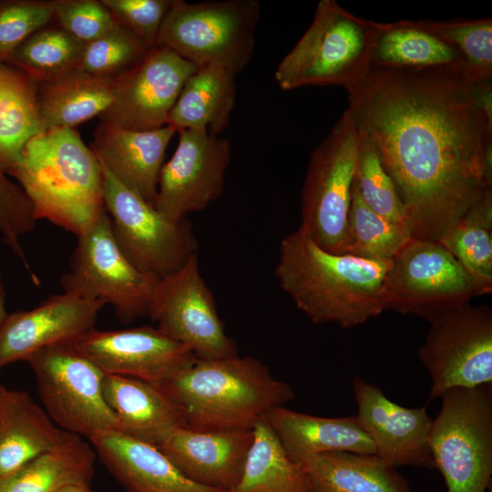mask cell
<instances>
[{"label":"cell","mask_w":492,"mask_h":492,"mask_svg":"<svg viewBox=\"0 0 492 492\" xmlns=\"http://www.w3.org/2000/svg\"><path fill=\"white\" fill-rule=\"evenodd\" d=\"M353 392L358 410L355 417L372 440L374 455L395 468H435L429 447L432 419L425 406H402L359 376L353 379Z\"/></svg>","instance_id":"d6986e66"},{"label":"cell","mask_w":492,"mask_h":492,"mask_svg":"<svg viewBox=\"0 0 492 492\" xmlns=\"http://www.w3.org/2000/svg\"><path fill=\"white\" fill-rule=\"evenodd\" d=\"M437 242L468 272L485 294L492 292V190L452 222Z\"/></svg>","instance_id":"d6a6232c"},{"label":"cell","mask_w":492,"mask_h":492,"mask_svg":"<svg viewBox=\"0 0 492 492\" xmlns=\"http://www.w3.org/2000/svg\"><path fill=\"white\" fill-rule=\"evenodd\" d=\"M8 313L5 309V292L2 282L1 271H0V324L7 316Z\"/></svg>","instance_id":"7bdbcfd3"},{"label":"cell","mask_w":492,"mask_h":492,"mask_svg":"<svg viewBox=\"0 0 492 492\" xmlns=\"http://www.w3.org/2000/svg\"><path fill=\"white\" fill-rule=\"evenodd\" d=\"M456 48L465 61L464 73L471 82L492 78V19L412 20Z\"/></svg>","instance_id":"d590c367"},{"label":"cell","mask_w":492,"mask_h":492,"mask_svg":"<svg viewBox=\"0 0 492 492\" xmlns=\"http://www.w3.org/2000/svg\"><path fill=\"white\" fill-rule=\"evenodd\" d=\"M372 56L373 67H462L459 52L430 32L415 26L412 20L379 22Z\"/></svg>","instance_id":"1f68e13d"},{"label":"cell","mask_w":492,"mask_h":492,"mask_svg":"<svg viewBox=\"0 0 492 492\" xmlns=\"http://www.w3.org/2000/svg\"><path fill=\"white\" fill-rule=\"evenodd\" d=\"M101 1L118 25L133 33L149 49H153L164 18L174 0Z\"/></svg>","instance_id":"b9f144b4"},{"label":"cell","mask_w":492,"mask_h":492,"mask_svg":"<svg viewBox=\"0 0 492 492\" xmlns=\"http://www.w3.org/2000/svg\"><path fill=\"white\" fill-rule=\"evenodd\" d=\"M118 77L95 76L77 67L37 84L39 108L46 130L75 128L100 117L115 100Z\"/></svg>","instance_id":"484cf974"},{"label":"cell","mask_w":492,"mask_h":492,"mask_svg":"<svg viewBox=\"0 0 492 492\" xmlns=\"http://www.w3.org/2000/svg\"><path fill=\"white\" fill-rule=\"evenodd\" d=\"M379 22L354 15L334 0L318 3L312 24L278 65L282 90L357 84L369 73Z\"/></svg>","instance_id":"5b68a950"},{"label":"cell","mask_w":492,"mask_h":492,"mask_svg":"<svg viewBox=\"0 0 492 492\" xmlns=\"http://www.w3.org/2000/svg\"><path fill=\"white\" fill-rule=\"evenodd\" d=\"M46 220L76 236L106 211L103 171L91 148L76 128H53L33 138L7 172Z\"/></svg>","instance_id":"3957f363"},{"label":"cell","mask_w":492,"mask_h":492,"mask_svg":"<svg viewBox=\"0 0 492 492\" xmlns=\"http://www.w3.org/2000/svg\"><path fill=\"white\" fill-rule=\"evenodd\" d=\"M253 439V429L199 431L179 427L158 447L190 481L220 490L240 479Z\"/></svg>","instance_id":"ffe728a7"},{"label":"cell","mask_w":492,"mask_h":492,"mask_svg":"<svg viewBox=\"0 0 492 492\" xmlns=\"http://www.w3.org/2000/svg\"><path fill=\"white\" fill-rule=\"evenodd\" d=\"M68 435L26 392L0 385V478L57 446Z\"/></svg>","instance_id":"d4e9b609"},{"label":"cell","mask_w":492,"mask_h":492,"mask_svg":"<svg viewBox=\"0 0 492 492\" xmlns=\"http://www.w3.org/2000/svg\"><path fill=\"white\" fill-rule=\"evenodd\" d=\"M197 68L167 48L154 47L118 77L115 100L100 121L136 131L166 127L183 85Z\"/></svg>","instance_id":"e0dca14e"},{"label":"cell","mask_w":492,"mask_h":492,"mask_svg":"<svg viewBox=\"0 0 492 492\" xmlns=\"http://www.w3.org/2000/svg\"><path fill=\"white\" fill-rule=\"evenodd\" d=\"M33 207L27 196L15 182L0 169V233L3 241L21 260L35 282L20 238L32 231L36 223Z\"/></svg>","instance_id":"ab89813d"},{"label":"cell","mask_w":492,"mask_h":492,"mask_svg":"<svg viewBox=\"0 0 492 492\" xmlns=\"http://www.w3.org/2000/svg\"><path fill=\"white\" fill-rule=\"evenodd\" d=\"M231 153L228 139L206 129L179 131L176 150L160 169L155 209L172 221L205 210L223 194Z\"/></svg>","instance_id":"9a60e30c"},{"label":"cell","mask_w":492,"mask_h":492,"mask_svg":"<svg viewBox=\"0 0 492 492\" xmlns=\"http://www.w3.org/2000/svg\"><path fill=\"white\" fill-rule=\"evenodd\" d=\"M359 139L354 119L345 110L310 156L300 227L328 252H343Z\"/></svg>","instance_id":"ba28073f"},{"label":"cell","mask_w":492,"mask_h":492,"mask_svg":"<svg viewBox=\"0 0 492 492\" xmlns=\"http://www.w3.org/2000/svg\"><path fill=\"white\" fill-rule=\"evenodd\" d=\"M55 17V0H0V62Z\"/></svg>","instance_id":"f35d334b"},{"label":"cell","mask_w":492,"mask_h":492,"mask_svg":"<svg viewBox=\"0 0 492 492\" xmlns=\"http://www.w3.org/2000/svg\"><path fill=\"white\" fill-rule=\"evenodd\" d=\"M346 111L374 145L415 239L444 231L492 189V118L462 67H372L345 88Z\"/></svg>","instance_id":"6da1fadb"},{"label":"cell","mask_w":492,"mask_h":492,"mask_svg":"<svg viewBox=\"0 0 492 492\" xmlns=\"http://www.w3.org/2000/svg\"><path fill=\"white\" fill-rule=\"evenodd\" d=\"M59 27L84 44L118 26L101 0H55V17Z\"/></svg>","instance_id":"60d3db41"},{"label":"cell","mask_w":492,"mask_h":492,"mask_svg":"<svg viewBox=\"0 0 492 492\" xmlns=\"http://www.w3.org/2000/svg\"><path fill=\"white\" fill-rule=\"evenodd\" d=\"M105 305L101 300L63 292L30 310L8 313L0 324V370L44 348L74 343L94 328Z\"/></svg>","instance_id":"ac0fdd59"},{"label":"cell","mask_w":492,"mask_h":492,"mask_svg":"<svg viewBox=\"0 0 492 492\" xmlns=\"http://www.w3.org/2000/svg\"><path fill=\"white\" fill-rule=\"evenodd\" d=\"M175 133L167 126L136 131L100 121L91 149L118 180L154 206L165 153Z\"/></svg>","instance_id":"44dd1931"},{"label":"cell","mask_w":492,"mask_h":492,"mask_svg":"<svg viewBox=\"0 0 492 492\" xmlns=\"http://www.w3.org/2000/svg\"><path fill=\"white\" fill-rule=\"evenodd\" d=\"M26 362L46 412L63 430L87 438L117 430V419L103 395L105 374L73 343L44 348Z\"/></svg>","instance_id":"7c38bea8"},{"label":"cell","mask_w":492,"mask_h":492,"mask_svg":"<svg viewBox=\"0 0 492 492\" xmlns=\"http://www.w3.org/2000/svg\"><path fill=\"white\" fill-rule=\"evenodd\" d=\"M354 182L361 200L371 210L412 232L405 207L392 179L384 170L374 145L362 133Z\"/></svg>","instance_id":"8d00e7d4"},{"label":"cell","mask_w":492,"mask_h":492,"mask_svg":"<svg viewBox=\"0 0 492 492\" xmlns=\"http://www.w3.org/2000/svg\"><path fill=\"white\" fill-rule=\"evenodd\" d=\"M101 167L103 200L112 233L138 271L160 280L197 253L198 242L187 219L172 221L165 218Z\"/></svg>","instance_id":"8fae6325"},{"label":"cell","mask_w":492,"mask_h":492,"mask_svg":"<svg viewBox=\"0 0 492 492\" xmlns=\"http://www.w3.org/2000/svg\"><path fill=\"white\" fill-rule=\"evenodd\" d=\"M418 357L431 379L429 400L456 387L492 384V310L466 303L430 321Z\"/></svg>","instance_id":"4fadbf2b"},{"label":"cell","mask_w":492,"mask_h":492,"mask_svg":"<svg viewBox=\"0 0 492 492\" xmlns=\"http://www.w3.org/2000/svg\"><path fill=\"white\" fill-rule=\"evenodd\" d=\"M390 261L328 252L299 228L282 238L275 277L296 307L315 324L352 328L384 311Z\"/></svg>","instance_id":"7a4b0ae2"},{"label":"cell","mask_w":492,"mask_h":492,"mask_svg":"<svg viewBox=\"0 0 492 492\" xmlns=\"http://www.w3.org/2000/svg\"><path fill=\"white\" fill-rule=\"evenodd\" d=\"M105 374L162 385L197 359L157 327L101 331L95 327L73 343Z\"/></svg>","instance_id":"2e32d148"},{"label":"cell","mask_w":492,"mask_h":492,"mask_svg":"<svg viewBox=\"0 0 492 492\" xmlns=\"http://www.w3.org/2000/svg\"><path fill=\"white\" fill-rule=\"evenodd\" d=\"M89 486L90 485L81 484L69 485L57 490L56 492H92Z\"/></svg>","instance_id":"ee69618b"},{"label":"cell","mask_w":492,"mask_h":492,"mask_svg":"<svg viewBox=\"0 0 492 492\" xmlns=\"http://www.w3.org/2000/svg\"><path fill=\"white\" fill-rule=\"evenodd\" d=\"M409 229L394 223L371 210L361 200L353 183L342 254L391 261L411 239Z\"/></svg>","instance_id":"836d02e7"},{"label":"cell","mask_w":492,"mask_h":492,"mask_svg":"<svg viewBox=\"0 0 492 492\" xmlns=\"http://www.w3.org/2000/svg\"><path fill=\"white\" fill-rule=\"evenodd\" d=\"M484 294L441 244L415 238L390 261L383 286L384 310L428 322Z\"/></svg>","instance_id":"9c48e42d"},{"label":"cell","mask_w":492,"mask_h":492,"mask_svg":"<svg viewBox=\"0 0 492 492\" xmlns=\"http://www.w3.org/2000/svg\"><path fill=\"white\" fill-rule=\"evenodd\" d=\"M77 237L69 270L60 278L63 292L110 304L124 323L149 316L159 280L138 271L124 255L107 211Z\"/></svg>","instance_id":"30bf717a"},{"label":"cell","mask_w":492,"mask_h":492,"mask_svg":"<svg viewBox=\"0 0 492 492\" xmlns=\"http://www.w3.org/2000/svg\"><path fill=\"white\" fill-rule=\"evenodd\" d=\"M100 461L126 492H223L185 477L156 446L117 430L88 438Z\"/></svg>","instance_id":"7402d4cb"},{"label":"cell","mask_w":492,"mask_h":492,"mask_svg":"<svg viewBox=\"0 0 492 492\" xmlns=\"http://www.w3.org/2000/svg\"><path fill=\"white\" fill-rule=\"evenodd\" d=\"M317 492H415L376 455L327 452L301 463Z\"/></svg>","instance_id":"83f0119b"},{"label":"cell","mask_w":492,"mask_h":492,"mask_svg":"<svg viewBox=\"0 0 492 492\" xmlns=\"http://www.w3.org/2000/svg\"><path fill=\"white\" fill-rule=\"evenodd\" d=\"M138 36L120 25L84 45L78 68L88 74L118 77L150 51Z\"/></svg>","instance_id":"74e56055"},{"label":"cell","mask_w":492,"mask_h":492,"mask_svg":"<svg viewBox=\"0 0 492 492\" xmlns=\"http://www.w3.org/2000/svg\"><path fill=\"white\" fill-rule=\"evenodd\" d=\"M103 395L117 419V431L158 446L184 426L180 409L160 385L105 374Z\"/></svg>","instance_id":"603a6c76"},{"label":"cell","mask_w":492,"mask_h":492,"mask_svg":"<svg viewBox=\"0 0 492 492\" xmlns=\"http://www.w3.org/2000/svg\"><path fill=\"white\" fill-rule=\"evenodd\" d=\"M199 431L253 429L266 414L294 397L259 359L238 354L201 360L160 385Z\"/></svg>","instance_id":"277c9868"},{"label":"cell","mask_w":492,"mask_h":492,"mask_svg":"<svg viewBox=\"0 0 492 492\" xmlns=\"http://www.w3.org/2000/svg\"><path fill=\"white\" fill-rule=\"evenodd\" d=\"M149 317L157 328L188 347L197 359L215 360L237 354L225 332L214 296L200 274L198 254L160 279Z\"/></svg>","instance_id":"5bb4252c"},{"label":"cell","mask_w":492,"mask_h":492,"mask_svg":"<svg viewBox=\"0 0 492 492\" xmlns=\"http://www.w3.org/2000/svg\"><path fill=\"white\" fill-rule=\"evenodd\" d=\"M312 492H317V491H315V490L313 488Z\"/></svg>","instance_id":"f6af8a7d"},{"label":"cell","mask_w":492,"mask_h":492,"mask_svg":"<svg viewBox=\"0 0 492 492\" xmlns=\"http://www.w3.org/2000/svg\"><path fill=\"white\" fill-rule=\"evenodd\" d=\"M235 77L215 65L198 67L183 85L166 126L178 133L206 129L219 136L231 121L236 97Z\"/></svg>","instance_id":"4316f807"},{"label":"cell","mask_w":492,"mask_h":492,"mask_svg":"<svg viewBox=\"0 0 492 492\" xmlns=\"http://www.w3.org/2000/svg\"><path fill=\"white\" fill-rule=\"evenodd\" d=\"M96 453L69 433L57 446L0 478V492H56L69 485H90Z\"/></svg>","instance_id":"f546056e"},{"label":"cell","mask_w":492,"mask_h":492,"mask_svg":"<svg viewBox=\"0 0 492 492\" xmlns=\"http://www.w3.org/2000/svg\"><path fill=\"white\" fill-rule=\"evenodd\" d=\"M260 15L261 4L256 0H174L156 46L197 67L215 65L236 76L252 56Z\"/></svg>","instance_id":"8992f818"},{"label":"cell","mask_w":492,"mask_h":492,"mask_svg":"<svg viewBox=\"0 0 492 492\" xmlns=\"http://www.w3.org/2000/svg\"><path fill=\"white\" fill-rule=\"evenodd\" d=\"M302 464L292 460L276 435L262 419L253 427V439L238 482L223 492H312Z\"/></svg>","instance_id":"4dcf8cb0"},{"label":"cell","mask_w":492,"mask_h":492,"mask_svg":"<svg viewBox=\"0 0 492 492\" xmlns=\"http://www.w3.org/2000/svg\"><path fill=\"white\" fill-rule=\"evenodd\" d=\"M429 447L447 492H486L492 476V386L456 387L441 396Z\"/></svg>","instance_id":"52a82bcc"},{"label":"cell","mask_w":492,"mask_h":492,"mask_svg":"<svg viewBox=\"0 0 492 492\" xmlns=\"http://www.w3.org/2000/svg\"><path fill=\"white\" fill-rule=\"evenodd\" d=\"M84 45L59 26H45L24 41L6 63L39 84L77 68Z\"/></svg>","instance_id":"e575fe53"},{"label":"cell","mask_w":492,"mask_h":492,"mask_svg":"<svg viewBox=\"0 0 492 492\" xmlns=\"http://www.w3.org/2000/svg\"><path fill=\"white\" fill-rule=\"evenodd\" d=\"M288 456L302 463L315 455L345 451L374 455V446L355 415L323 417L290 410L282 405L263 418Z\"/></svg>","instance_id":"cb8c5ba5"},{"label":"cell","mask_w":492,"mask_h":492,"mask_svg":"<svg viewBox=\"0 0 492 492\" xmlns=\"http://www.w3.org/2000/svg\"><path fill=\"white\" fill-rule=\"evenodd\" d=\"M46 131L37 83L15 67L0 62V169L7 175L26 144Z\"/></svg>","instance_id":"f1b7e54d"}]
</instances>
